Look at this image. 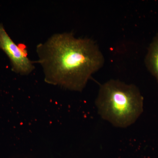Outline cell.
Returning <instances> with one entry per match:
<instances>
[{"mask_svg":"<svg viewBox=\"0 0 158 158\" xmlns=\"http://www.w3.org/2000/svg\"><path fill=\"white\" fill-rule=\"evenodd\" d=\"M144 62L148 70L155 77L158 85V33L148 46Z\"/></svg>","mask_w":158,"mask_h":158,"instance_id":"cell-4","label":"cell"},{"mask_svg":"<svg viewBox=\"0 0 158 158\" xmlns=\"http://www.w3.org/2000/svg\"><path fill=\"white\" fill-rule=\"evenodd\" d=\"M36 52L45 82L73 91H82L105 63L96 41L72 33L53 34L38 44Z\"/></svg>","mask_w":158,"mask_h":158,"instance_id":"cell-1","label":"cell"},{"mask_svg":"<svg viewBox=\"0 0 158 158\" xmlns=\"http://www.w3.org/2000/svg\"><path fill=\"white\" fill-rule=\"evenodd\" d=\"M95 103L102 119L122 128L134 124L144 111V98L138 87L115 79L101 85Z\"/></svg>","mask_w":158,"mask_h":158,"instance_id":"cell-2","label":"cell"},{"mask_svg":"<svg viewBox=\"0 0 158 158\" xmlns=\"http://www.w3.org/2000/svg\"><path fill=\"white\" fill-rule=\"evenodd\" d=\"M0 49L9 58L12 70L15 73L28 75L35 69L34 62L28 57L25 46L16 44L2 23H0Z\"/></svg>","mask_w":158,"mask_h":158,"instance_id":"cell-3","label":"cell"}]
</instances>
